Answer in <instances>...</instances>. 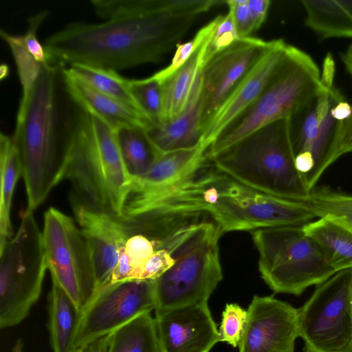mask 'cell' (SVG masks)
I'll use <instances>...</instances> for the list:
<instances>
[{
	"label": "cell",
	"instance_id": "obj_1",
	"mask_svg": "<svg viewBox=\"0 0 352 352\" xmlns=\"http://www.w3.org/2000/svg\"><path fill=\"white\" fill-rule=\"evenodd\" d=\"M99 23L72 22L46 38L53 64L124 69L157 63L220 0H91Z\"/></svg>",
	"mask_w": 352,
	"mask_h": 352
},
{
	"label": "cell",
	"instance_id": "obj_2",
	"mask_svg": "<svg viewBox=\"0 0 352 352\" xmlns=\"http://www.w3.org/2000/svg\"><path fill=\"white\" fill-rule=\"evenodd\" d=\"M177 194L208 212L223 233L303 226L317 217L305 202L258 191L206 164L179 184Z\"/></svg>",
	"mask_w": 352,
	"mask_h": 352
},
{
	"label": "cell",
	"instance_id": "obj_3",
	"mask_svg": "<svg viewBox=\"0 0 352 352\" xmlns=\"http://www.w3.org/2000/svg\"><path fill=\"white\" fill-rule=\"evenodd\" d=\"M57 66L43 64L25 106L18 110L12 136L21 159L27 210L30 211L65 178L69 165V143L60 144L57 137Z\"/></svg>",
	"mask_w": 352,
	"mask_h": 352
},
{
	"label": "cell",
	"instance_id": "obj_4",
	"mask_svg": "<svg viewBox=\"0 0 352 352\" xmlns=\"http://www.w3.org/2000/svg\"><path fill=\"white\" fill-rule=\"evenodd\" d=\"M65 178L71 204L120 219L131 178L120 151L116 131L82 110L68 135Z\"/></svg>",
	"mask_w": 352,
	"mask_h": 352
},
{
	"label": "cell",
	"instance_id": "obj_5",
	"mask_svg": "<svg viewBox=\"0 0 352 352\" xmlns=\"http://www.w3.org/2000/svg\"><path fill=\"white\" fill-rule=\"evenodd\" d=\"M208 159L221 172L264 193L300 202L310 195L295 164L289 118L270 123Z\"/></svg>",
	"mask_w": 352,
	"mask_h": 352
},
{
	"label": "cell",
	"instance_id": "obj_6",
	"mask_svg": "<svg viewBox=\"0 0 352 352\" xmlns=\"http://www.w3.org/2000/svg\"><path fill=\"white\" fill-rule=\"evenodd\" d=\"M321 74L312 58L287 44L283 60L258 98L211 144L210 158L256 130L289 118L322 89Z\"/></svg>",
	"mask_w": 352,
	"mask_h": 352
},
{
	"label": "cell",
	"instance_id": "obj_7",
	"mask_svg": "<svg viewBox=\"0 0 352 352\" xmlns=\"http://www.w3.org/2000/svg\"><path fill=\"white\" fill-rule=\"evenodd\" d=\"M262 278L274 293L298 296L336 272L302 226H283L252 232Z\"/></svg>",
	"mask_w": 352,
	"mask_h": 352
},
{
	"label": "cell",
	"instance_id": "obj_8",
	"mask_svg": "<svg viewBox=\"0 0 352 352\" xmlns=\"http://www.w3.org/2000/svg\"><path fill=\"white\" fill-rule=\"evenodd\" d=\"M0 327L19 324L40 298L47 264L43 234L26 210L16 234L0 251Z\"/></svg>",
	"mask_w": 352,
	"mask_h": 352
},
{
	"label": "cell",
	"instance_id": "obj_9",
	"mask_svg": "<svg viewBox=\"0 0 352 352\" xmlns=\"http://www.w3.org/2000/svg\"><path fill=\"white\" fill-rule=\"evenodd\" d=\"M298 311L303 352H346L352 347V268L316 285Z\"/></svg>",
	"mask_w": 352,
	"mask_h": 352
},
{
	"label": "cell",
	"instance_id": "obj_10",
	"mask_svg": "<svg viewBox=\"0 0 352 352\" xmlns=\"http://www.w3.org/2000/svg\"><path fill=\"white\" fill-rule=\"evenodd\" d=\"M47 267L58 284L81 310L96 292L86 240L73 219L51 207L42 231Z\"/></svg>",
	"mask_w": 352,
	"mask_h": 352
},
{
	"label": "cell",
	"instance_id": "obj_11",
	"mask_svg": "<svg viewBox=\"0 0 352 352\" xmlns=\"http://www.w3.org/2000/svg\"><path fill=\"white\" fill-rule=\"evenodd\" d=\"M219 227L153 280L155 311L208 303L223 278Z\"/></svg>",
	"mask_w": 352,
	"mask_h": 352
},
{
	"label": "cell",
	"instance_id": "obj_12",
	"mask_svg": "<svg viewBox=\"0 0 352 352\" xmlns=\"http://www.w3.org/2000/svg\"><path fill=\"white\" fill-rule=\"evenodd\" d=\"M335 74L322 73L321 91L289 118L290 137L294 155L305 154L314 167L307 182L309 189L340 156L339 133L341 121L331 114L332 107L344 98L333 85Z\"/></svg>",
	"mask_w": 352,
	"mask_h": 352
},
{
	"label": "cell",
	"instance_id": "obj_13",
	"mask_svg": "<svg viewBox=\"0 0 352 352\" xmlns=\"http://www.w3.org/2000/svg\"><path fill=\"white\" fill-rule=\"evenodd\" d=\"M155 308L153 280L109 284L97 291L80 310L74 349L107 336Z\"/></svg>",
	"mask_w": 352,
	"mask_h": 352
},
{
	"label": "cell",
	"instance_id": "obj_14",
	"mask_svg": "<svg viewBox=\"0 0 352 352\" xmlns=\"http://www.w3.org/2000/svg\"><path fill=\"white\" fill-rule=\"evenodd\" d=\"M272 41L239 38L206 62L201 69L202 133L228 94L270 49Z\"/></svg>",
	"mask_w": 352,
	"mask_h": 352
},
{
	"label": "cell",
	"instance_id": "obj_15",
	"mask_svg": "<svg viewBox=\"0 0 352 352\" xmlns=\"http://www.w3.org/2000/svg\"><path fill=\"white\" fill-rule=\"evenodd\" d=\"M297 309L270 296H254L239 343V352H294Z\"/></svg>",
	"mask_w": 352,
	"mask_h": 352
},
{
	"label": "cell",
	"instance_id": "obj_16",
	"mask_svg": "<svg viewBox=\"0 0 352 352\" xmlns=\"http://www.w3.org/2000/svg\"><path fill=\"white\" fill-rule=\"evenodd\" d=\"M162 352H210L219 331L208 303L155 311Z\"/></svg>",
	"mask_w": 352,
	"mask_h": 352
},
{
	"label": "cell",
	"instance_id": "obj_17",
	"mask_svg": "<svg viewBox=\"0 0 352 352\" xmlns=\"http://www.w3.org/2000/svg\"><path fill=\"white\" fill-rule=\"evenodd\" d=\"M287 44L274 39L270 49L235 85L204 129L200 142L207 147L258 98L278 68Z\"/></svg>",
	"mask_w": 352,
	"mask_h": 352
},
{
	"label": "cell",
	"instance_id": "obj_18",
	"mask_svg": "<svg viewBox=\"0 0 352 352\" xmlns=\"http://www.w3.org/2000/svg\"><path fill=\"white\" fill-rule=\"evenodd\" d=\"M86 240L94 271L96 292L110 284L127 232L120 219L71 204Z\"/></svg>",
	"mask_w": 352,
	"mask_h": 352
},
{
	"label": "cell",
	"instance_id": "obj_19",
	"mask_svg": "<svg viewBox=\"0 0 352 352\" xmlns=\"http://www.w3.org/2000/svg\"><path fill=\"white\" fill-rule=\"evenodd\" d=\"M62 72L66 90L73 100L115 131L124 127L146 129L154 124L135 108L95 89L66 69Z\"/></svg>",
	"mask_w": 352,
	"mask_h": 352
},
{
	"label": "cell",
	"instance_id": "obj_20",
	"mask_svg": "<svg viewBox=\"0 0 352 352\" xmlns=\"http://www.w3.org/2000/svg\"><path fill=\"white\" fill-rule=\"evenodd\" d=\"M201 71L198 75L186 108L175 120L154 124L145 133L161 153L197 146L201 138Z\"/></svg>",
	"mask_w": 352,
	"mask_h": 352
},
{
	"label": "cell",
	"instance_id": "obj_21",
	"mask_svg": "<svg viewBox=\"0 0 352 352\" xmlns=\"http://www.w3.org/2000/svg\"><path fill=\"white\" fill-rule=\"evenodd\" d=\"M208 150L200 142L193 148L162 153L146 173L131 179L128 190L163 189L180 182L206 162Z\"/></svg>",
	"mask_w": 352,
	"mask_h": 352
},
{
	"label": "cell",
	"instance_id": "obj_22",
	"mask_svg": "<svg viewBox=\"0 0 352 352\" xmlns=\"http://www.w3.org/2000/svg\"><path fill=\"white\" fill-rule=\"evenodd\" d=\"M320 247L336 272L352 268V229L330 217H319L302 226Z\"/></svg>",
	"mask_w": 352,
	"mask_h": 352
},
{
	"label": "cell",
	"instance_id": "obj_23",
	"mask_svg": "<svg viewBox=\"0 0 352 352\" xmlns=\"http://www.w3.org/2000/svg\"><path fill=\"white\" fill-rule=\"evenodd\" d=\"M212 36L204 41L179 69L161 81L163 109L160 124L175 120L186 108L196 79L204 66L206 49Z\"/></svg>",
	"mask_w": 352,
	"mask_h": 352
},
{
	"label": "cell",
	"instance_id": "obj_24",
	"mask_svg": "<svg viewBox=\"0 0 352 352\" xmlns=\"http://www.w3.org/2000/svg\"><path fill=\"white\" fill-rule=\"evenodd\" d=\"M305 23L320 38H352V1L303 0Z\"/></svg>",
	"mask_w": 352,
	"mask_h": 352
},
{
	"label": "cell",
	"instance_id": "obj_25",
	"mask_svg": "<svg viewBox=\"0 0 352 352\" xmlns=\"http://www.w3.org/2000/svg\"><path fill=\"white\" fill-rule=\"evenodd\" d=\"M80 310L67 293L52 282L48 297V330L53 352H72Z\"/></svg>",
	"mask_w": 352,
	"mask_h": 352
},
{
	"label": "cell",
	"instance_id": "obj_26",
	"mask_svg": "<svg viewBox=\"0 0 352 352\" xmlns=\"http://www.w3.org/2000/svg\"><path fill=\"white\" fill-rule=\"evenodd\" d=\"M0 251L12 237L10 210L15 186L21 175V159L16 145L12 138L1 132L0 134Z\"/></svg>",
	"mask_w": 352,
	"mask_h": 352
},
{
	"label": "cell",
	"instance_id": "obj_27",
	"mask_svg": "<svg viewBox=\"0 0 352 352\" xmlns=\"http://www.w3.org/2000/svg\"><path fill=\"white\" fill-rule=\"evenodd\" d=\"M106 352H162L151 313L138 316L109 334Z\"/></svg>",
	"mask_w": 352,
	"mask_h": 352
},
{
	"label": "cell",
	"instance_id": "obj_28",
	"mask_svg": "<svg viewBox=\"0 0 352 352\" xmlns=\"http://www.w3.org/2000/svg\"><path fill=\"white\" fill-rule=\"evenodd\" d=\"M116 134L124 165L131 179L146 173L162 154L142 128L124 127L118 130Z\"/></svg>",
	"mask_w": 352,
	"mask_h": 352
},
{
	"label": "cell",
	"instance_id": "obj_29",
	"mask_svg": "<svg viewBox=\"0 0 352 352\" xmlns=\"http://www.w3.org/2000/svg\"><path fill=\"white\" fill-rule=\"evenodd\" d=\"M66 69L95 89L141 111L129 91L127 78L116 71L78 63Z\"/></svg>",
	"mask_w": 352,
	"mask_h": 352
},
{
	"label": "cell",
	"instance_id": "obj_30",
	"mask_svg": "<svg viewBox=\"0 0 352 352\" xmlns=\"http://www.w3.org/2000/svg\"><path fill=\"white\" fill-rule=\"evenodd\" d=\"M305 203L317 217H330L352 229V195L328 186H316Z\"/></svg>",
	"mask_w": 352,
	"mask_h": 352
},
{
	"label": "cell",
	"instance_id": "obj_31",
	"mask_svg": "<svg viewBox=\"0 0 352 352\" xmlns=\"http://www.w3.org/2000/svg\"><path fill=\"white\" fill-rule=\"evenodd\" d=\"M0 35L9 46L17 69L22 88V96L18 109L21 110L28 100L43 64L37 61L28 50L23 35L11 34L3 30H1Z\"/></svg>",
	"mask_w": 352,
	"mask_h": 352
},
{
	"label": "cell",
	"instance_id": "obj_32",
	"mask_svg": "<svg viewBox=\"0 0 352 352\" xmlns=\"http://www.w3.org/2000/svg\"><path fill=\"white\" fill-rule=\"evenodd\" d=\"M129 92L140 111L154 124H160L163 109L162 83L153 75L128 79Z\"/></svg>",
	"mask_w": 352,
	"mask_h": 352
},
{
	"label": "cell",
	"instance_id": "obj_33",
	"mask_svg": "<svg viewBox=\"0 0 352 352\" xmlns=\"http://www.w3.org/2000/svg\"><path fill=\"white\" fill-rule=\"evenodd\" d=\"M223 15H218L211 21L200 29L190 41L179 44L170 63L165 68L156 72L153 76L162 81L173 74L192 54L195 50L206 39L210 38L215 31Z\"/></svg>",
	"mask_w": 352,
	"mask_h": 352
},
{
	"label": "cell",
	"instance_id": "obj_34",
	"mask_svg": "<svg viewBox=\"0 0 352 352\" xmlns=\"http://www.w3.org/2000/svg\"><path fill=\"white\" fill-rule=\"evenodd\" d=\"M247 319V310L235 303L227 304L222 313L219 340L236 347Z\"/></svg>",
	"mask_w": 352,
	"mask_h": 352
},
{
	"label": "cell",
	"instance_id": "obj_35",
	"mask_svg": "<svg viewBox=\"0 0 352 352\" xmlns=\"http://www.w3.org/2000/svg\"><path fill=\"white\" fill-rule=\"evenodd\" d=\"M238 38L232 14L228 10L226 14L223 15L207 45L204 65L215 54L228 47Z\"/></svg>",
	"mask_w": 352,
	"mask_h": 352
},
{
	"label": "cell",
	"instance_id": "obj_36",
	"mask_svg": "<svg viewBox=\"0 0 352 352\" xmlns=\"http://www.w3.org/2000/svg\"><path fill=\"white\" fill-rule=\"evenodd\" d=\"M48 14L49 12L45 10L30 17L28 19V29L25 33L23 34L26 48L35 59L42 64H46L50 62L44 45L38 40L36 33L41 23Z\"/></svg>",
	"mask_w": 352,
	"mask_h": 352
},
{
	"label": "cell",
	"instance_id": "obj_37",
	"mask_svg": "<svg viewBox=\"0 0 352 352\" xmlns=\"http://www.w3.org/2000/svg\"><path fill=\"white\" fill-rule=\"evenodd\" d=\"M225 3L233 16L239 38L251 36L254 32L248 0H228Z\"/></svg>",
	"mask_w": 352,
	"mask_h": 352
},
{
	"label": "cell",
	"instance_id": "obj_38",
	"mask_svg": "<svg viewBox=\"0 0 352 352\" xmlns=\"http://www.w3.org/2000/svg\"><path fill=\"white\" fill-rule=\"evenodd\" d=\"M270 4V0H248L254 32L265 21Z\"/></svg>",
	"mask_w": 352,
	"mask_h": 352
},
{
	"label": "cell",
	"instance_id": "obj_39",
	"mask_svg": "<svg viewBox=\"0 0 352 352\" xmlns=\"http://www.w3.org/2000/svg\"><path fill=\"white\" fill-rule=\"evenodd\" d=\"M339 143L342 155L352 152V113L349 118L340 122Z\"/></svg>",
	"mask_w": 352,
	"mask_h": 352
},
{
	"label": "cell",
	"instance_id": "obj_40",
	"mask_svg": "<svg viewBox=\"0 0 352 352\" xmlns=\"http://www.w3.org/2000/svg\"><path fill=\"white\" fill-rule=\"evenodd\" d=\"M352 113V105L343 98L331 109L333 117L338 121H344L349 118Z\"/></svg>",
	"mask_w": 352,
	"mask_h": 352
},
{
	"label": "cell",
	"instance_id": "obj_41",
	"mask_svg": "<svg viewBox=\"0 0 352 352\" xmlns=\"http://www.w3.org/2000/svg\"><path fill=\"white\" fill-rule=\"evenodd\" d=\"M108 335L93 340L81 347V352H106Z\"/></svg>",
	"mask_w": 352,
	"mask_h": 352
},
{
	"label": "cell",
	"instance_id": "obj_42",
	"mask_svg": "<svg viewBox=\"0 0 352 352\" xmlns=\"http://www.w3.org/2000/svg\"><path fill=\"white\" fill-rule=\"evenodd\" d=\"M341 59L347 72L352 76V44L341 54Z\"/></svg>",
	"mask_w": 352,
	"mask_h": 352
},
{
	"label": "cell",
	"instance_id": "obj_43",
	"mask_svg": "<svg viewBox=\"0 0 352 352\" xmlns=\"http://www.w3.org/2000/svg\"><path fill=\"white\" fill-rule=\"evenodd\" d=\"M23 343L21 339L16 340L12 352H23Z\"/></svg>",
	"mask_w": 352,
	"mask_h": 352
},
{
	"label": "cell",
	"instance_id": "obj_44",
	"mask_svg": "<svg viewBox=\"0 0 352 352\" xmlns=\"http://www.w3.org/2000/svg\"><path fill=\"white\" fill-rule=\"evenodd\" d=\"M0 71H1V74H0L1 78L2 79L3 78L6 77L9 72V69H8V65H1Z\"/></svg>",
	"mask_w": 352,
	"mask_h": 352
},
{
	"label": "cell",
	"instance_id": "obj_45",
	"mask_svg": "<svg viewBox=\"0 0 352 352\" xmlns=\"http://www.w3.org/2000/svg\"><path fill=\"white\" fill-rule=\"evenodd\" d=\"M72 352H81V348L75 349Z\"/></svg>",
	"mask_w": 352,
	"mask_h": 352
},
{
	"label": "cell",
	"instance_id": "obj_46",
	"mask_svg": "<svg viewBox=\"0 0 352 352\" xmlns=\"http://www.w3.org/2000/svg\"><path fill=\"white\" fill-rule=\"evenodd\" d=\"M346 352H352V347L349 351H347Z\"/></svg>",
	"mask_w": 352,
	"mask_h": 352
}]
</instances>
